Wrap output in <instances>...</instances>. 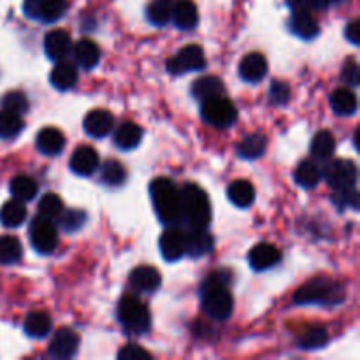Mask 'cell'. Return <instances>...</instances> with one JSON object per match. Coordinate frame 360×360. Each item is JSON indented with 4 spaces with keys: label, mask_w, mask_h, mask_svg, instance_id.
Returning a JSON list of instances; mask_svg holds the SVG:
<instances>
[{
    "label": "cell",
    "mask_w": 360,
    "mask_h": 360,
    "mask_svg": "<svg viewBox=\"0 0 360 360\" xmlns=\"http://www.w3.org/2000/svg\"><path fill=\"white\" fill-rule=\"evenodd\" d=\"M231 283L229 271L211 273L202 283V309L214 320H227L234 309V299L227 290Z\"/></svg>",
    "instance_id": "6da1fadb"
},
{
    "label": "cell",
    "mask_w": 360,
    "mask_h": 360,
    "mask_svg": "<svg viewBox=\"0 0 360 360\" xmlns=\"http://www.w3.org/2000/svg\"><path fill=\"white\" fill-rule=\"evenodd\" d=\"M179 214L190 229H206L211 221V202L199 185L186 183L179 190Z\"/></svg>",
    "instance_id": "7a4b0ae2"
},
{
    "label": "cell",
    "mask_w": 360,
    "mask_h": 360,
    "mask_svg": "<svg viewBox=\"0 0 360 360\" xmlns=\"http://www.w3.org/2000/svg\"><path fill=\"white\" fill-rule=\"evenodd\" d=\"M345 295L347 292L340 281L327 276H316L295 292L294 302L299 306H336L345 301Z\"/></svg>",
    "instance_id": "3957f363"
},
{
    "label": "cell",
    "mask_w": 360,
    "mask_h": 360,
    "mask_svg": "<svg viewBox=\"0 0 360 360\" xmlns=\"http://www.w3.org/2000/svg\"><path fill=\"white\" fill-rule=\"evenodd\" d=\"M150 193L155 213H157L158 220L162 224L171 227V225L181 221V214H179V190L171 179H153L150 185Z\"/></svg>",
    "instance_id": "277c9868"
},
{
    "label": "cell",
    "mask_w": 360,
    "mask_h": 360,
    "mask_svg": "<svg viewBox=\"0 0 360 360\" xmlns=\"http://www.w3.org/2000/svg\"><path fill=\"white\" fill-rule=\"evenodd\" d=\"M116 316H118V322L122 323V327L129 334L141 336L151 326L150 309L146 308V304L141 299L134 297V295H125V297L120 299Z\"/></svg>",
    "instance_id": "5b68a950"
},
{
    "label": "cell",
    "mask_w": 360,
    "mask_h": 360,
    "mask_svg": "<svg viewBox=\"0 0 360 360\" xmlns=\"http://www.w3.org/2000/svg\"><path fill=\"white\" fill-rule=\"evenodd\" d=\"M200 116L210 125L218 127V129H227V127L234 125L236 120H238V109L229 98L220 95V97L202 102Z\"/></svg>",
    "instance_id": "8992f818"
},
{
    "label": "cell",
    "mask_w": 360,
    "mask_h": 360,
    "mask_svg": "<svg viewBox=\"0 0 360 360\" xmlns=\"http://www.w3.org/2000/svg\"><path fill=\"white\" fill-rule=\"evenodd\" d=\"M28 236H30L34 250L41 255H49L55 252L56 245H58V232L53 225V220H48V218L35 217L30 224Z\"/></svg>",
    "instance_id": "52a82bcc"
},
{
    "label": "cell",
    "mask_w": 360,
    "mask_h": 360,
    "mask_svg": "<svg viewBox=\"0 0 360 360\" xmlns=\"http://www.w3.org/2000/svg\"><path fill=\"white\" fill-rule=\"evenodd\" d=\"M206 65V55L199 44H188L179 49L174 56L167 60V70L171 74H185L200 70Z\"/></svg>",
    "instance_id": "ba28073f"
},
{
    "label": "cell",
    "mask_w": 360,
    "mask_h": 360,
    "mask_svg": "<svg viewBox=\"0 0 360 360\" xmlns=\"http://www.w3.org/2000/svg\"><path fill=\"white\" fill-rule=\"evenodd\" d=\"M327 185L333 190L355 188L357 183V165L352 160H334L323 171Z\"/></svg>",
    "instance_id": "9c48e42d"
},
{
    "label": "cell",
    "mask_w": 360,
    "mask_h": 360,
    "mask_svg": "<svg viewBox=\"0 0 360 360\" xmlns=\"http://www.w3.org/2000/svg\"><path fill=\"white\" fill-rule=\"evenodd\" d=\"M23 11L30 20L55 23L65 14L67 0H25Z\"/></svg>",
    "instance_id": "30bf717a"
},
{
    "label": "cell",
    "mask_w": 360,
    "mask_h": 360,
    "mask_svg": "<svg viewBox=\"0 0 360 360\" xmlns=\"http://www.w3.org/2000/svg\"><path fill=\"white\" fill-rule=\"evenodd\" d=\"M160 253L167 262H176L186 255V234L171 225L160 238Z\"/></svg>",
    "instance_id": "8fae6325"
},
{
    "label": "cell",
    "mask_w": 360,
    "mask_h": 360,
    "mask_svg": "<svg viewBox=\"0 0 360 360\" xmlns=\"http://www.w3.org/2000/svg\"><path fill=\"white\" fill-rule=\"evenodd\" d=\"M79 338L69 327H62L55 333L49 343V355L55 359H70L77 352Z\"/></svg>",
    "instance_id": "7c38bea8"
},
{
    "label": "cell",
    "mask_w": 360,
    "mask_h": 360,
    "mask_svg": "<svg viewBox=\"0 0 360 360\" xmlns=\"http://www.w3.org/2000/svg\"><path fill=\"white\" fill-rule=\"evenodd\" d=\"M281 260V252L271 243H259L252 248L248 255V262L252 269L267 271L276 266Z\"/></svg>",
    "instance_id": "4fadbf2b"
},
{
    "label": "cell",
    "mask_w": 360,
    "mask_h": 360,
    "mask_svg": "<svg viewBox=\"0 0 360 360\" xmlns=\"http://www.w3.org/2000/svg\"><path fill=\"white\" fill-rule=\"evenodd\" d=\"M112 125H115V118L105 109H94L84 116L83 122L84 132L91 137H98V139L108 136L112 130Z\"/></svg>",
    "instance_id": "5bb4252c"
},
{
    "label": "cell",
    "mask_w": 360,
    "mask_h": 360,
    "mask_svg": "<svg viewBox=\"0 0 360 360\" xmlns=\"http://www.w3.org/2000/svg\"><path fill=\"white\" fill-rule=\"evenodd\" d=\"M162 283V276L155 267L139 266L130 273V287L143 294H153Z\"/></svg>",
    "instance_id": "9a60e30c"
},
{
    "label": "cell",
    "mask_w": 360,
    "mask_h": 360,
    "mask_svg": "<svg viewBox=\"0 0 360 360\" xmlns=\"http://www.w3.org/2000/svg\"><path fill=\"white\" fill-rule=\"evenodd\" d=\"M98 153L91 146H79L70 157V171L77 176H90L97 171Z\"/></svg>",
    "instance_id": "2e32d148"
},
{
    "label": "cell",
    "mask_w": 360,
    "mask_h": 360,
    "mask_svg": "<svg viewBox=\"0 0 360 360\" xmlns=\"http://www.w3.org/2000/svg\"><path fill=\"white\" fill-rule=\"evenodd\" d=\"M72 49V41H70L69 32L62 30V28H56L46 34L44 37V51L48 55V58L51 60H62Z\"/></svg>",
    "instance_id": "e0dca14e"
},
{
    "label": "cell",
    "mask_w": 360,
    "mask_h": 360,
    "mask_svg": "<svg viewBox=\"0 0 360 360\" xmlns=\"http://www.w3.org/2000/svg\"><path fill=\"white\" fill-rule=\"evenodd\" d=\"M267 74V60L262 53H248L239 63V76L250 83H257Z\"/></svg>",
    "instance_id": "ac0fdd59"
},
{
    "label": "cell",
    "mask_w": 360,
    "mask_h": 360,
    "mask_svg": "<svg viewBox=\"0 0 360 360\" xmlns=\"http://www.w3.org/2000/svg\"><path fill=\"white\" fill-rule=\"evenodd\" d=\"M214 239L206 229H190L186 234V253L193 259L207 255L213 250Z\"/></svg>",
    "instance_id": "d6986e66"
},
{
    "label": "cell",
    "mask_w": 360,
    "mask_h": 360,
    "mask_svg": "<svg viewBox=\"0 0 360 360\" xmlns=\"http://www.w3.org/2000/svg\"><path fill=\"white\" fill-rule=\"evenodd\" d=\"M171 20L179 30H192L199 23V11L192 0H179L172 6Z\"/></svg>",
    "instance_id": "ffe728a7"
},
{
    "label": "cell",
    "mask_w": 360,
    "mask_h": 360,
    "mask_svg": "<svg viewBox=\"0 0 360 360\" xmlns=\"http://www.w3.org/2000/svg\"><path fill=\"white\" fill-rule=\"evenodd\" d=\"M35 146L41 151L42 155H58L62 153L63 146H65V137L55 127H46L41 132L37 134V139H35Z\"/></svg>",
    "instance_id": "44dd1931"
},
{
    "label": "cell",
    "mask_w": 360,
    "mask_h": 360,
    "mask_svg": "<svg viewBox=\"0 0 360 360\" xmlns=\"http://www.w3.org/2000/svg\"><path fill=\"white\" fill-rule=\"evenodd\" d=\"M290 30L297 37L311 41L320 34V25L309 11H294V16L290 20Z\"/></svg>",
    "instance_id": "7402d4cb"
},
{
    "label": "cell",
    "mask_w": 360,
    "mask_h": 360,
    "mask_svg": "<svg viewBox=\"0 0 360 360\" xmlns=\"http://www.w3.org/2000/svg\"><path fill=\"white\" fill-rule=\"evenodd\" d=\"M49 81H51L53 86L60 91L70 90L74 84L77 83V69L76 65H72L67 60H58L55 67H53L51 74H49Z\"/></svg>",
    "instance_id": "603a6c76"
},
{
    "label": "cell",
    "mask_w": 360,
    "mask_h": 360,
    "mask_svg": "<svg viewBox=\"0 0 360 360\" xmlns=\"http://www.w3.org/2000/svg\"><path fill=\"white\" fill-rule=\"evenodd\" d=\"M224 94H225V84L221 83L220 77L217 76L199 77V79L192 84V95L200 102L210 101V98H214V97H220V95Z\"/></svg>",
    "instance_id": "cb8c5ba5"
},
{
    "label": "cell",
    "mask_w": 360,
    "mask_h": 360,
    "mask_svg": "<svg viewBox=\"0 0 360 360\" xmlns=\"http://www.w3.org/2000/svg\"><path fill=\"white\" fill-rule=\"evenodd\" d=\"M266 148H267V137L264 134H250V136L243 137L239 141L238 148V155L245 160H255V158H260L264 153H266Z\"/></svg>",
    "instance_id": "d4e9b609"
},
{
    "label": "cell",
    "mask_w": 360,
    "mask_h": 360,
    "mask_svg": "<svg viewBox=\"0 0 360 360\" xmlns=\"http://www.w3.org/2000/svg\"><path fill=\"white\" fill-rule=\"evenodd\" d=\"M72 53L76 63L83 67V69H94L98 63V60H101V49L90 39H81L79 42H76Z\"/></svg>",
    "instance_id": "484cf974"
},
{
    "label": "cell",
    "mask_w": 360,
    "mask_h": 360,
    "mask_svg": "<svg viewBox=\"0 0 360 360\" xmlns=\"http://www.w3.org/2000/svg\"><path fill=\"white\" fill-rule=\"evenodd\" d=\"M141 139H143V129L134 122L122 123L115 132V144L120 150H134L136 146H139Z\"/></svg>",
    "instance_id": "4316f807"
},
{
    "label": "cell",
    "mask_w": 360,
    "mask_h": 360,
    "mask_svg": "<svg viewBox=\"0 0 360 360\" xmlns=\"http://www.w3.org/2000/svg\"><path fill=\"white\" fill-rule=\"evenodd\" d=\"M229 200L238 207H250L255 200V188L246 179H236L227 188Z\"/></svg>",
    "instance_id": "83f0119b"
},
{
    "label": "cell",
    "mask_w": 360,
    "mask_h": 360,
    "mask_svg": "<svg viewBox=\"0 0 360 360\" xmlns=\"http://www.w3.org/2000/svg\"><path fill=\"white\" fill-rule=\"evenodd\" d=\"M23 327L28 338L41 340V338H46L51 333V319L44 311H32L25 319Z\"/></svg>",
    "instance_id": "f1b7e54d"
},
{
    "label": "cell",
    "mask_w": 360,
    "mask_h": 360,
    "mask_svg": "<svg viewBox=\"0 0 360 360\" xmlns=\"http://www.w3.org/2000/svg\"><path fill=\"white\" fill-rule=\"evenodd\" d=\"M330 108L340 116H352L357 111V97L348 88H338L330 95Z\"/></svg>",
    "instance_id": "f546056e"
},
{
    "label": "cell",
    "mask_w": 360,
    "mask_h": 360,
    "mask_svg": "<svg viewBox=\"0 0 360 360\" xmlns=\"http://www.w3.org/2000/svg\"><path fill=\"white\" fill-rule=\"evenodd\" d=\"M25 220H27V207L23 206L21 200H9L0 210V221H2L4 227L16 229L23 225Z\"/></svg>",
    "instance_id": "4dcf8cb0"
},
{
    "label": "cell",
    "mask_w": 360,
    "mask_h": 360,
    "mask_svg": "<svg viewBox=\"0 0 360 360\" xmlns=\"http://www.w3.org/2000/svg\"><path fill=\"white\" fill-rule=\"evenodd\" d=\"M336 151V139L329 130H320L311 141V155L319 160H329Z\"/></svg>",
    "instance_id": "1f68e13d"
},
{
    "label": "cell",
    "mask_w": 360,
    "mask_h": 360,
    "mask_svg": "<svg viewBox=\"0 0 360 360\" xmlns=\"http://www.w3.org/2000/svg\"><path fill=\"white\" fill-rule=\"evenodd\" d=\"M322 179V171L311 160H304L295 169V183L302 188H315Z\"/></svg>",
    "instance_id": "d6a6232c"
},
{
    "label": "cell",
    "mask_w": 360,
    "mask_h": 360,
    "mask_svg": "<svg viewBox=\"0 0 360 360\" xmlns=\"http://www.w3.org/2000/svg\"><path fill=\"white\" fill-rule=\"evenodd\" d=\"M11 193L16 200H21V202H28V200L34 199L37 195V183L30 178V176H16L13 178L9 185Z\"/></svg>",
    "instance_id": "836d02e7"
},
{
    "label": "cell",
    "mask_w": 360,
    "mask_h": 360,
    "mask_svg": "<svg viewBox=\"0 0 360 360\" xmlns=\"http://www.w3.org/2000/svg\"><path fill=\"white\" fill-rule=\"evenodd\" d=\"M327 333L323 327H309L306 329L301 336L297 338V347L301 350H319V348H323L327 343Z\"/></svg>",
    "instance_id": "e575fe53"
},
{
    "label": "cell",
    "mask_w": 360,
    "mask_h": 360,
    "mask_svg": "<svg viewBox=\"0 0 360 360\" xmlns=\"http://www.w3.org/2000/svg\"><path fill=\"white\" fill-rule=\"evenodd\" d=\"M146 16L150 23H153L155 27H165L172 18L171 0H153L148 6Z\"/></svg>",
    "instance_id": "d590c367"
},
{
    "label": "cell",
    "mask_w": 360,
    "mask_h": 360,
    "mask_svg": "<svg viewBox=\"0 0 360 360\" xmlns=\"http://www.w3.org/2000/svg\"><path fill=\"white\" fill-rule=\"evenodd\" d=\"M23 130L21 115L2 109L0 111V139H14Z\"/></svg>",
    "instance_id": "8d00e7d4"
},
{
    "label": "cell",
    "mask_w": 360,
    "mask_h": 360,
    "mask_svg": "<svg viewBox=\"0 0 360 360\" xmlns=\"http://www.w3.org/2000/svg\"><path fill=\"white\" fill-rule=\"evenodd\" d=\"M21 243L14 236H2L0 238V264L11 266L21 259Z\"/></svg>",
    "instance_id": "74e56055"
},
{
    "label": "cell",
    "mask_w": 360,
    "mask_h": 360,
    "mask_svg": "<svg viewBox=\"0 0 360 360\" xmlns=\"http://www.w3.org/2000/svg\"><path fill=\"white\" fill-rule=\"evenodd\" d=\"M101 178H102V183H105V185L118 186L122 185V183H125L127 171L118 160H109L102 165Z\"/></svg>",
    "instance_id": "f35d334b"
},
{
    "label": "cell",
    "mask_w": 360,
    "mask_h": 360,
    "mask_svg": "<svg viewBox=\"0 0 360 360\" xmlns=\"http://www.w3.org/2000/svg\"><path fill=\"white\" fill-rule=\"evenodd\" d=\"M63 202L56 193H46L41 200H39V217L48 218V220H55L62 214Z\"/></svg>",
    "instance_id": "ab89813d"
},
{
    "label": "cell",
    "mask_w": 360,
    "mask_h": 360,
    "mask_svg": "<svg viewBox=\"0 0 360 360\" xmlns=\"http://www.w3.org/2000/svg\"><path fill=\"white\" fill-rule=\"evenodd\" d=\"M30 108V102H28L27 95L23 91H9V94L4 95L2 98V109L11 112H16V115H23Z\"/></svg>",
    "instance_id": "60d3db41"
},
{
    "label": "cell",
    "mask_w": 360,
    "mask_h": 360,
    "mask_svg": "<svg viewBox=\"0 0 360 360\" xmlns=\"http://www.w3.org/2000/svg\"><path fill=\"white\" fill-rule=\"evenodd\" d=\"M84 221H86V213L81 210H67L65 213L60 214V227L67 234H72V232L79 231L84 225Z\"/></svg>",
    "instance_id": "b9f144b4"
},
{
    "label": "cell",
    "mask_w": 360,
    "mask_h": 360,
    "mask_svg": "<svg viewBox=\"0 0 360 360\" xmlns=\"http://www.w3.org/2000/svg\"><path fill=\"white\" fill-rule=\"evenodd\" d=\"M269 101L273 105H285L290 101V86L283 81H274L269 90Z\"/></svg>",
    "instance_id": "7bdbcfd3"
},
{
    "label": "cell",
    "mask_w": 360,
    "mask_h": 360,
    "mask_svg": "<svg viewBox=\"0 0 360 360\" xmlns=\"http://www.w3.org/2000/svg\"><path fill=\"white\" fill-rule=\"evenodd\" d=\"M341 79H343L347 84H352V86H359L360 70L357 65V60L350 58L345 62L343 70H341Z\"/></svg>",
    "instance_id": "ee69618b"
},
{
    "label": "cell",
    "mask_w": 360,
    "mask_h": 360,
    "mask_svg": "<svg viewBox=\"0 0 360 360\" xmlns=\"http://www.w3.org/2000/svg\"><path fill=\"white\" fill-rule=\"evenodd\" d=\"M150 357V352H146L139 345H127L118 352L120 360H148Z\"/></svg>",
    "instance_id": "f6af8a7d"
},
{
    "label": "cell",
    "mask_w": 360,
    "mask_h": 360,
    "mask_svg": "<svg viewBox=\"0 0 360 360\" xmlns=\"http://www.w3.org/2000/svg\"><path fill=\"white\" fill-rule=\"evenodd\" d=\"M345 35H347L348 41L352 42V44L357 46L360 42V23L359 20H354L350 25L347 27V30H345Z\"/></svg>",
    "instance_id": "bcb514c9"
},
{
    "label": "cell",
    "mask_w": 360,
    "mask_h": 360,
    "mask_svg": "<svg viewBox=\"0 0 360 360\" xmlns=\"http://www.w3.org/2000/svg\"><path fill=\"white\" fill-rule=\"evenodd\" d=\"M287 4L294 11H309L311 13L313 9H316L315 0H287Z\"/></svg>",
    "instance_id": "7dc6e473"
},
{
    "label": "cell",
    "mask_w": 360,
    "mask_h": 360,
    "mask_svg": "<svg viewBox=\"0 0 360 360\" xmlns=\"http://www.w3.org/2000/svg\"><path fill=\"white\" fill-rule=\"evenodd\" d=\"M341 2V0H315L316 9H327L329 6H334V4Z\"/></svg>",
    "instance_id": "c3c4849f"
}]
</instances>
